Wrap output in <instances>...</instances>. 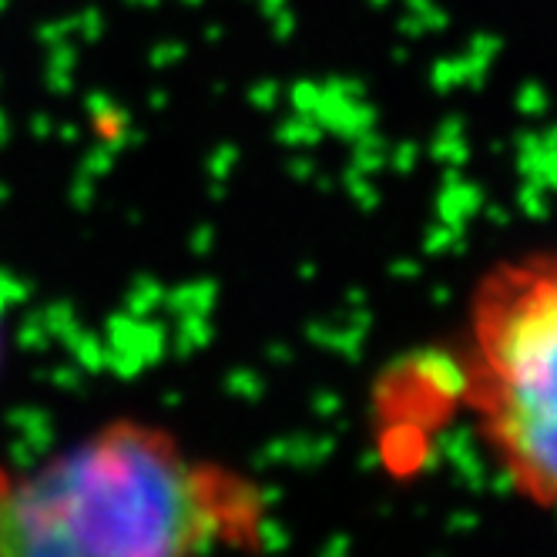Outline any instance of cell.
Segmentation results:
<instances>
[{"instance_id": "1", "label": "cell", "mask_w": 557, "mask_h": 557, "mask_svg": "<svg viewBox=\"0 0 557 557\" xmlns=\"http://www.w3.org/2000/svg\"><path fill=\"white\" fill-rule=\"evenodd\" d=\"M269 531L249 473L151 420L111 417L34 463H0V557L256 550Z\"/></svg>"}, {"instance_id": "2", "label": "cell", "mask_w": 557, "mask_h": 557, "mask_svg": "<svg viewBox=\"0 0 557 557\" xmlns=\"http://www.w3.org/2000/svg\"><path fill=\"white\" fill-rule=\"evenodd\" d=\"M457 380L497 476L557 513V249L500 259L476 278Z\"/></svg>"}]
</instances>
